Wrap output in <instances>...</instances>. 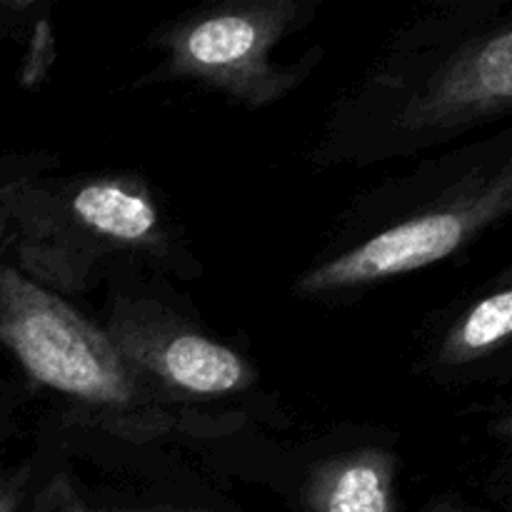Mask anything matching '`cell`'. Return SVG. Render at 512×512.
<instances>
[{
	"instance_id": "obj_5",
	"label": "cell",
	"mask_w": 512,
	"mask_h": 512,
	"mask_svg": "<svg viewBox=\"0 0 512 512\" xmlns=\"http://www.w3.org/2000/svg\"><path fill=\"white\" fill-rule=\"evenodd\" d=\"M318 512H393L388 470L378 460H353L333 470L320 485Z\"/></svg>"
},
{
	"instance_id": "obj_7",
	"label": "cell",
	"mask_w": 512,
	"mask_h": 512,
	"mask_svg": "<svg viewBox=\"0 0 512 512\" xmlns=\"http://www.w3.org/2000/svg\"><path fill=\"white\" fill-rule=\"evenodd\" d=\"M258 45V28L248 18L228 15L213 18L193 28L185 40V50L190 58L205 68H223L238 60L248 58Z\"/></svg>"
},
{
	"instance_id": "obj_8",
	"label": "cell",
	"mask_w": 512,
	"mask_h": 512,
	"mask_svg": "<svg viewBox=\"0 0 512 512\" xmlns=\"http://www.w3.org/2000/svg\"><path fill=\"white\" fill-rule=\"evenodd\" d=\"M512 330V293L508 288L485 298L463 323L458 343L463 350H485L500 343Z\"/></svg>"
},
{
	"instance_id": "obj_4",
	"label": "cell",
	"mask_w": 512,
	"mask_h": 512,
	"mask_svg": "<svg viewBox=\"0 0 512 512\" xmlns=\"http://www.w3.org/2000/svg\"><path fill=\"white\" fill-rule=\"evenodd\" d=\"M73 208L85 225L118 240L145 238L158 220L148 200L110 183L88 185L80 190Z\"/></svg>"
},
{
	"instance_id": "obj_6",
	"label": "cell",
	"mask_w": 512,
	"mask_h": 512,
	"mask_svg": "<svg viewBox=\"0 0 512 512\" xmlns=\"http://www.w3.org/2000/svg\"><path fill=\"white\" fill-rule=\"evenodd\" d=\"M512 95V35L503 30L495 35L470 65L460 70L448 85V103H473V100H510Z\"/></svg>"
},
{
	"instance_id": "obj_9",
	"label": "cell",
	"mask_w": 512,
	"mask_h": 512,
	"mask_svg": "<svg viewBox=\"0 0 512 512\" xmlns=\"http://www.w3.org/2000/svg\"><path fill=\"white\" fill-rule=\"evenodd\" d=\"M0 512H13V503H10L8 495L3 493V488H0Z\"/></svg>"
},
{
	"instance_id": "obj_1",
	"label": "cell",
	"mask_w": 512,
	"mask_h": 512,
	"mask_svg": "<svg viewBox=\"0 0 512 512\" xmlns=\"http://www.w3.org/2000/svg\"><path fill=\"white\" fill-rule=\"evenodd\" d=\"M0 335L40 383L95 400H125L128 388L93 335L63 305L18 278H0Z\"/></svg>"
},
{
	"instance_id": "obj_3",
	"label": "cell",
	"mask_w": 512,
	"mask_h": 512,
	"mask_svg": "<svg viewBox=\"0 0 512 512\" xmlns=\"http://www.w3.org/2000/svg\"><path fill=\"white\" fill-rule=\"evenodd\" d=\"M170 380L193 393H225L243 383V363L228 348L198 335L173 340L163 355Z\"/></svg>"
},
{
	"instance_id": "obj_2",
	"label": "cell",
	"mask_w": 512,
	"mask_h": 512,
	"mask_svg": "<svg viewBox=\"0 0 512 512\" xmlns=\"http://www.w3.org/2000/svg\"><path fill=\"white\" fill-rule=\"evenodd\" d=\"M470 215L433 213L375 235L353 253L333 260L303 280L308 290L345 288L385 275L423 268L453 253L470 230Z\"/></svg>"
}]
</instances>
